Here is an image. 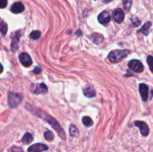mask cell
I'll use <instances>...</instances> for the list:
<instances>
[{
	"instance_id": "15",
	"label": "cell",
	"mask_w": 153,
	"mask_h": 152,
	"mask_svg": "<svg viewBox=\"0 0 153 152\" xmlns=\"http://www.w3.org/2000/svg\"><path fill=\"white\" fill-rule=\"evenodd\" d=\"M151 26H152V22H146V23L143 25V26L141 28H140V30H139L137 32L138 33H142L143 34H144V35L147 36L148 34H149V30H150V28Z\"/></svg>"
},
{
	"instance_id": "21",
	"label": "cell",
	"mask_w": 153,
	"mask_h": 152,
	"mask_svg": "<svg viewBox=\"0 0 153 152\" xmlns=\"http://www.w3.org/2000/svg\"><path fill=\"white\" fill-rule=\"evenodd\" d=\"M40 35H41V33H40V31H33L30 34V38L32 39V40H37L40 38Z\"/></svg>"
},
{
	"instance_id": "16",
	"label": "cell",
	"mask_w": 153,
	"mask_h": 152,
	"mask_svg": "<svg viewBox=\"0 0 153 152\" xmlns=\"http://www.w3.org/2000/svg\"><path fill=\"white\" fill-rule=\"evenodd\" d=\"M90 38L93 40V42H94V43H96V44H99V43H100L101 42H102L104 37H103V36L102 35V34H98V33H96V34H93L91 36Z\"/></svg>"
},
{
	"instance_id": "24",
	"label": "cell",
	"mask_w": 153,
	"mask_h": 152,
	"mask_svg": "<svg viewBox=\"0 0 153 152\" xmlns=\"http://www.w3.org/2000/svg\"><path fill=\"white\" fill-rule=\"evenodd\" d=\"M147 63L149 65V69H150L151 71L153 72V57L152 56H148L147 57Z\"/></svg>"
},
{
	"instance_id": "3",
	"label": "cell",
	"mask_w": 153,
	"mask_h": 152,
	"mask_svg": "<svg viewBox=\"0 0 153 152\" xmlns=\"http://www.w3.org/2000/svg\"><path fill=\"white\" fill-rule=\"evenodd\" d=\"M22 96L15 92H9L8 104L10 108H16L22 102Z\"/></svg>"
},
{
	"instance_id": "4",
	"label": "cell",
	"mask_w": 153,
	"mask_h": 152,
	"mask_svg": "<svg viewBox=\"0 0 153 152\" xmlns=\"http://www.w3.org/2000/svg\"><path fill=\"white\" fill-rule=\"evenodd\" d=\"M31 91L34 94H46L47 93L48 89L46 84L41 83H32L31 87Z\"/></svg>"
},
{
	"instance_id": "17",
	"label": "cell",
	"mask_w": 153,
	"mask_h": 152,
	"mask_svg": "<svg viewBox=\"0 0 153 152\" xmlns=\"http://www.w3.org/2000/svg\"><path fill=\"white\" fill-rule=\"evenodd\" d=\"M32 141H33L32 135L28 132L25 133L22 138V142L24 143V144H26V145L30 144Z\"/></svg>"
},
{
	"instance_id": "26",
	"label": "cell",
	"mask_w": 153,
	"mask_h": 152,
	"mask_svg": "<svg viewBox=\"0 0 153 152\" xmlns=\"http://www.w3.org/2000/svg\"><path fill=\"white\" fill-rule=\"evenodd\" d=\"M7 4V0H0V7L1 8H4Z\"/></svg>"
},
{
	"instance_id": "5",
	"label": "cell",
	"mask_w": 153,
	"mask_h": 152,
	"mask_svg": "<svg viewBox=\"0 0 153 152\" xmlns=\"http://www.w3.org/2000/svg\"><path fill=\"white\" fill-rule=\"evenodd\" d=\"M128 67L135 72H142L143 71V66L138 60H131L128 62Z\"/></svg>"
},
{
	"instance_id": "27",
	"label": "cell",
	"mask_w": 153,
	"mask_h": 152,
	"mask_svg": "<svg viewBox=\"0 0 153 152\" xmlns=\"http://www.w3.org/2000/svg\"><path fill=\"white\" fill-rule=\"evenodd\" d=\"M33 72L36 73V74H39V73L41 72V69H40V67H36V68L34 69V70H33Z\"/></svg>"
},
{
	"instance_id": "10",
	"label": "cell",
	"mask_w": 153,
	"mask_h": 152,
	"mask_svg": "<svg viewBox=\"0 0 153 152\" xmlns=\"http://www.w3.org/2000/svg\"><path fill=\"white\" fill-rule=\"evenodd\" d=\"M124 12L122 9L117 8L113 12V18L114 21L117 23H121L124 19Z\"/></svg>"
},
{
	"instance_id": "6",
	"label": "cell",
	"mask_w": 153,
	"mask_h": 152,
	"mask_svg": "<svg viewBox=\"0 0 153 152\" xmlns=\"http://www.w3.org/2000/svg\"><path fill=\"white\" fill-rule=\"evenodd\" d=\"M134 125L140 128L142 135L144 136V137L148 136L149 133V128L146 122H142V121H136V122H134Z\"/></svg>"
},
{
	"instance_id": "28",
	"label": "cell",
	"mask_w": 153,
	"mask_h": 152,
	"mask_svg": "<svg viewBox=\"0 0 153 152\" xmlns=\"http://www.w3.org/2000/svg\"><path fill=\"white\" fill-rule=\"evenodd\" d=\"M102 1L105 3H108V2H110V1H111L112 0H102Z\"/></svg>"
},
{
	"instance_id": "9",
	"label": "cell",
	"mask_w": 153,
	"mask_h": 152,
	"mask_svg": "<svg viewBox=\"0 0 153 152\" xmlns=\"http://www.w3.org/2000/svg\"><path fill=\"white\" fill-rule=\"evenodd\" d=\"M19 61H20L21 63L24 66H30L32 63V61H31V58L29 55H28L25 52H22L19 55Z\"/></svg>"
},
{
	"instance_id": "13",
	"label": "cell",
	"mask_w": 153,
	"mask_h": 152,
	"mask_svg": "<svg viewBox=\"0 0 153 152\" xmlns=\"http://www.w3.org/2000/svg\"><path fill=\"white\" fill-rule=\"evenodd\" d=\"M19 37H20V31H16L14 35L12 37V43H11V50L13 52H16L18 49V43H19Z\"/></svg>"
},
{
	"instance_id": "14",
	"label": "cell",
	"mask_w": 153,
	"mask_h": 152,
	"mask_svg": "<svg viewBox=\"0 0 153 152\" xmlns=\"http://www.w3.org/2000/svg\"><path fill=\"white\" fill-rule=\"evenodd\" d=\"M25 9V7H24L23 4L22 2H19V1H17V2H15L13 5L10 7V10H11L12 13H22V11Z\"/></svg>"
},
{
	"instance_id": "8",
	"label": "cell",
	"mask_w": 153,
	"mask_h": 152,
	"mask_svg": "<svg viewBox=\"0 0 153 152\" xmlns=\"http://www.w3.org/2000/svg\"><path fill=\"white\" fill-rule=\"evenodd\" d=\"M48 146L45 144L42 143H37L34 144L33 145L30 146L28 149V152H42L44 151L48 150Z\"/></svg>"
},
{
	"instance_id": "1",
	"label": "cell",
	"mask_w": 153,
	"mask_h": 152,
	"mask_svg": "<svg viewBox=\"0 0 153 152\" xmlns=\"http://www.w3.org/2000/svg\"><path fill=\"white\" fill-rule=\"evenodd\" d=\"M26 105V108L28 109L29 111H31V113H34L35 116L40 117V119H43V120H45L46 122H49V125L56 131V132L58 133V135H59L63 139H65V134H64V131H63V128L60 126L59 124L58 123V122H57L54 118H52V116H50L49 114H47V113H45L43 110H40V109L34 108V107H31V105H28V104H27Z\"/></svg>"
},
{
	"instance_id": "23",
	"label": "cell",
	"mask_w": 153,
	"mask_h": 152,
	"mask_svg": "<svg viewBox=\"0 0 153 152\" xmlns=\"http://www.w3.org/2000/svg\"><path fill=\"white\" fill-rule=\"evenodd\" d=\"M1 33L2 35H5L7 31V25L4 22V21L1 20Z\"/></svg>"
},
{
	"instance_id": "19",
	"label": "cell",
	"mask_w": 153,
	"mask_h": 152,
	"mask_svg": "<svg viewBox=\"0 0 153 152\" xmlns=\"http://www.w3.org/2000/svg\"><path fill=\"white\" fill-rule=\"evenodd\" d=\"M82 123L84 124V125L86 127H90L93 125V120L91 119V118H90L89 116H85L82 119Z\"/></svg>"
},
{
	"instance_id": "11",
	"label": "cell",
	"mask_w": 153,
	"mask_h": 152,
	"mask_svg": "<svg viewBox=\"0 0 153 152\" xmlns=\"http://www.w3.org/2000/svg\"><path fill=\"white\" fill-rule=\"evenodd\" d=\"M139 91H140V96L143 101H146L148 99V92H149V87L145 83H140L139 85Z\"/></svg>"
},
{
	"instance_id": "20",
	"label": "cell",
	"mask_w": 153,
	"mask_h": 152,
	"mask_svg": "<svg viewBox=\"0 0 153 152\" xmlns=\"http://www.w3.org/2000/svg\"><path fill=\"white\" fill-rule=\"evenodd\" d=\"M123 7L126 11H129L132 4V0H123Z\"/></svg>"
},
{
	"instance_id": "29",
	"label": "cell",
	"mask_w": 153,
	"mask_h": 152,
	"mask_svg": "<svg viewBox=\"0 0 153 152\" xmlns=\"http://www.w3.org/2000/svg\"><path fill=\"white\" fill-rule=\"evenodd\" d=\"M152 95H153V90L152 91Z\"/></svg>"
},
{
	"instance_id": "12",
	"label": "cell",
	"mask_w": 153,
	"mask_h": 152,
	"mask_svg": "<svg viewBox=\"0 0 153 152\" xmlns=\"http://www.w3.org/2000/svg\"><path fill=\"white\" fill-rule=\"evenodd\" d=\"M83 93L88 98H94L97 95L95 89L91 85H87L83 88Z\"/></svg>"
},
{
	"instance_id": "22",
	"label": "cell",
	"mask_w": 153,
	"mask_h": 152,
	"mask_svg": "<svg viewBox=\"0 0 153 152\" xmlns=\"http://www.w3.org/2000/svg\"><path fill=\"white\" fill-rule=\"evenodd\" d=\"M44 137L48 141H52L54 139V134L52 131H48L44 134Z\"/></svg>"
},
{
	"instance_id": "25",
	"label": "cell",
	"mask_w": 153,
	"mask_h": 152,
	"mask_svg": "<svg viewBox=\"0 0 153 152\" xmlns=\"http://www.w3.org/2000/svg\"><path fill=\"white\" fill-rule=\"evenodd\" d=\"M131 20V23H132V25H134V26L137 27L138 26V25H140V20L138 17H136V16L135 17H133Z\"/></svg>"
},
{
	"instance_id": "18",
	"label": "cell",
	"mask_w": 153,
	"mask_h": 152,
	"mask_svg": "<svg viewBox=\"0 0 153 152\" xmlns=\"http://www.w3.org/2000/svg\"><path fill=\"white\" fill-rule=\"evenodd\" d=\"M70 134L71 137H76L79 136V131L77 127L74 125H71L70 126Z\"/></svg>"
},
{
	"instance_id": "2",
	"label": "cell",
	"mask_w": 153,
	"mask_h": 152,
	"mask_svg": "<svg viewBox=\"0 0 153 152\" xmlns=\"http://www.w3.org/2000/svg\"><path fill=\"white\" fill-rule=\"evenodd\" d=\"M130 50H114L108 55V59L111 63H119L130 54Z\"/></svg>"
},
{
	"instance_id": "7",
	"label": "cell",
	"mask_w": 153,
	"mask_h": 152,
	"mask_svg": "<svg viewBox=\"0 0 153 152\" xmlns=\"http://www.w3.org/2000/svg\"><path fill=\"white\" fill-rule=\"evenodd\" d=\"M98 20L102 25H107L111 21V14L108 10H104L98 16Z\"/></svg>"
}]
</instances>
